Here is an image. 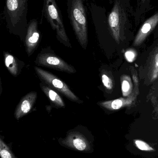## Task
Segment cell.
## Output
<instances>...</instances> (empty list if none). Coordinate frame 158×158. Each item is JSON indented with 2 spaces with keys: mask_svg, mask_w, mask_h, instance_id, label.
I'll return each mask as SVG.
<instances>
[{
  "mask_svg": "<svg viewBox=\"0 0 158 158\" xmlns=\"http://www.w3.org/2000/svg\"><path fill=\"white\" fill-rule=\"evenodd\" d=\"M69 15L75 35L80 45L85 49L88 43L87 19L83 0H70Z\"/></svg>",
  "mask_w": 158,
  "mask_h": 158,
  "instance_id": "1",
  "label": "cell"
},
{
  "mask_svg": "<svg viewBox=\"0 0 158 158\" xmlns=\"http://www.w3.org/2000/svg\"><path fill=\"white\" fill-rule=\"evenodd\" d=\"M44 12L45 18L53 29L56 31L58 38L64 42L69 44V40L56 0H44Z\"/></svg>",
  "mask_w": 158,
  "mask_h": 158,
  "instance_id": "2",
  "label": "cell"
},
{
  "mask_svg": "<svg viewBox=\"0 0 158 158\" xmlns=\"http://www.w3.org/2000/svg\"><path fill=\"white\" fill-rule=\"evenodd\" d=\"M34 69L37 75L43 81L64 95L70 100L78 103H83V101L71 91L68 85L56 76L37 67H34Z\"/></svg>",
  "mask_w": 158,
  "mask_h": 158,
  "instance_id": "3",
  "label": "cell"
},
{
  "mask_svg": "<svg viewBox=\"0 0 158 158\" xmlns=\"http://www.w3.org/2000/svg\"><path fill=\"white\" fill-rule=\"evenodd\" d=\"M28 0H6V17L11 26L16 27L26 20Z\"/></svg>",
  "mask_w": 158,
  "mask_h": 158,
  "instance_id": "4",
  "label": "cell"
},
{
  "mask_svg": "<svg viewBox=\"0 0 158 158\" xmlns=\"http://www.w3.org/2000/svg\"><path fill=\"white\" fill-rule=\"evenodd\" d=\"M36 63L39 65L70 74H74L76 72V69L73 67L66 63L60 57L52 54H40L36 59Z\"/></svg>",
  "mask_w": 158,
  "mask_h": 158,
  "instance_id": "5",
  "label": "cell"
},
{
  "mask_svg": "<svg viewBox=\"0 0 158 158\" xmlns=\"http://www.w3.org/2000/svg\"><path fill=\"white\" fill-rule=\"evenodd\" d=\"M62 143L77 151L87 152L91 148L87 139L81 134L76 132L69 134L67 137L62 140Z\"/></svg>",
  "mask_w": 158,
  "mask_h": 158,
  "instance_id": "6",
  "label": "cell"
},
{
  "mask_svg": "<svg viewBox=\"0 0 158 158\" xmlns=\"http://www.w3.org/2000/svg\"><path fill=\"white\" fill-rule=\"evenodd\" d=\"M40 39L38 29V22L32 19L30 22L27 30L26 38V51L29 56L32 54L37 47Z\"/></svg>",
  "mask_w": 158,
  "mask_h": 158,
  "instance_id": "7",
  "label": "cell"
},
{
  "mask_svg": "<svg viewBox=\"0 0 158 158\" xmlns=\"http://www.w3.org/2000/svg\"><path fill=\"white\" fill-rule=\"evenodd\" d=\"M37 98V93L32 92L24 96L19 103L15 112V117L19 120L30 111Z\"/></svg>",
  "mask_w": 158,
  "mask_h": 158,
  "instance_id": "8",
  "label": "cell"
},
{
  "mask_svg": "<svg viewBox=\"0 0 158 158\" xmlns=\"http://www.w3.org/2000/svg\"><path fill=\"white\" fill-rule=\"evenodd\" d=\"M158 26V10L143 22L135 38V43L143 41Z\"/></svg>",
  "mask_w": 158,
  "mask_h": 158,
  "instance_id": "9",
  "label": "cell"
},
{
  "mask_svg": "<svg viewBox=\"0 0 158 158\" xmlns=\"http://www.w3.org/2000/svg\"><path fill=\"white\" fill-rule=\"evenodd\" d=\"M154 8L151 4V0H141L138 7L135 8L134 20L136 25L142 20H144L145 14Z\"/></svg>",
  "mask_w": 158,
  "mask_h": 158,
  "instance_id": "10",
  "label": "cell"
},
{
  "mask_svg": "<svg viewBox=\"0 0 158 158\" xmlns=\"http://www.w3.org/2000/svg\"><path fill=\"white\" fill-rule=\"evenodd\" d=\"M41 87L43 92L55 106L58 108L65 107L66 105L64 100L54 90L51 89L43 83L41 84Z\"/></svg>",
  "mask_w": 158,
  "mask_h": 158,
  "instance_id": "11",
  "label": "cell"
},
{
  "mask_svg": "<svg viewBox=\"0 0 158 158\" xmlns=\"http://www.w3.org/2000/svg\"><path fill=\"white\" fill-rule=\"evenodd\" d=\"M5 64L8 71L14 77L18 73V66L15 59L8 53H4Z\"/></svg>",
  "mask_w": 158,
  "mask_h": 158,
  "instance_id": "12",
  "label": "cell"
},
{
  "mask_svg": "<svg viewBox=\"0 0 158 158\" xmlns=\"http://www.w3.org/2000/svg\"><path fill=\"white\" fill-rule=\"evenodd\" d=\"M0 155L1 158H16L9 148L2 139H0Z\"/></svg>",
  "mask_w": 158,
  "mask_h": 158,
  "instance_id": "13",
  "label": "cell"
},
{
  "mask_svg": "<svg viewBox=\"0 0 158 158\" xmlns=\"http://www.w3.org/2000/svg\"><path fill=\"white\" fill-rule=\"evenodd\" d=\"M134 143L136 147L139 150L147 152H154L156 151L155 148L143 140L136 139L134 140Z\"/></svg>",
  "mask_w": 158,
  "mask_h": 158,
  "instance_id": "14",
  "label": "cell"
},
{
  "mask_svg": "<svg viewBox=\"0 0 158 158\" xmlns=\"http://www.w3.org/2000/svg\"><path fill=\"white\" fill-rule=\"evenodd\" d=\"M102 79L104 85L108 89H111L112 88V85L110 79L105 75H103L102 76Z\"/></svg>",
  "mask_w": 158,
  "mask_h": 158,
  "instance_id": "15",
  "label": "cell"
},
{
  "mask_svg": "<svg viewBox=\"0 0 158 158\" xmlns=\"http://www.w3.org/2000/svg\"><path fill=\"white\" fill-rule=\"evenodd\" d=\"M122 106V101L120 99H116L111 103V107L114 110H118Z\"/></svg>",
  "mask_w": 158,
  "mask_h": 158,
  "instance_id": "16",
  "label": "cell"
},
{
  "mask_svg": "<svg viewBox=\"0 0 158 158\" xmlns=\"http://www.w3.org/2000/svg\"><path fill=\"white\" fill-rule=\"evenodd\" d=\"M125 56H126V59L129 62H132L133 61L135 55L133 52L129 51V52H126L125 53Z\"/></svg>",
  "mask_w": 158,
  "mask_h": 158,
  "instance_id": "17",
  "label": "cell"
},
{
  "mask_svg": "<svg viewBox=\"0 0 158 158\" xmlns=\"http://www.w3.org/2000/svg\"><path fill=\"white\" fill-rule=\"evenodd\" d=\"M130 85L127 81H124L122 84V90L123 92H127L130 89Z\"/></svg>",
  "mask_w": 158,
  "mask_h": 158,
  "instance_id": "18",
  "label": "cell"
},
{
  "mask_svg": "<svg viewBox=\"0 0 158 158\" xmlns=\"http://www.w3.org/2000/svg\"><path fill=\"white\" fill-rule=\"evenodd\" d=\"M141 0H136V3H137V5H136V7H138L139 6V4H140V2H141Z\"/></svg>",
  "mask_w": 158,
  "mask_h": 158,
  "instance_id": "19",
  "label": "cell"
},
{
  "mask_svg": "<svg viewBox=\"0 0 158 158\" xmlns=\"http://www.w3.org/2000/svg\"><path fill=\"white\" fill-rule=\"evenodd\" d=\"M156 64L157 66H158V54L157 55L156 57Z\"/></svg>",
  "mask_w": 158,
  "mask_h": 158,
  "instance_id": "20",
  "label": "cell"
}]
</instances>
